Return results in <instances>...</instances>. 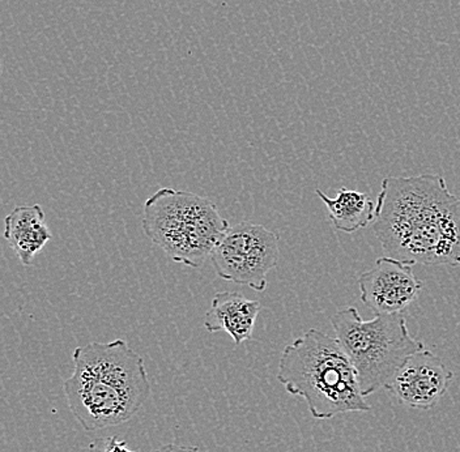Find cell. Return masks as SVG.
<instances>
[{
	"label": "cell",
	"instance_id": "4",
	"mask_svg": "<svg viewBox=\"0 0 460 452\" xmlns=\"http://www.w3.org/2000/svg\"><path fill=\"white\" fill-rule=\"evenodd\" d=\"M142 226L152 244L190 269L203 266L230 227L208 198L169 187L146 199Z\"/></svg>",
	"mask_w": 460,
	"mask_h": 452
},
{
	"label": "cell",
	"instance_id": "7",
	"mask_svg": "<svg viewBox=\"0 0 460 452\" xmlns=\"http://www.w3.org/2000/svg\"><path fill=\"white\" fill-rule=\"evenodd\" d=\"M412 261L382 256L372 270L358 276L361 301L376 314H402L421 293Z\"/></svg>",
	"mask_w": 460,
	"mask_h": 452
},
{
	"label": "cell",
	"instance_id": "5",
	"mask_svg": "<svg viewBox=\"0 0 460 452\" xmlns=\"http://www.w3.org/2000/svg\"><path fill=\"white\" fill-rule=\"evenodd\" d=\"M331 324L355 368L364 396L386 387L412 354L425 350L424 342L411 335L402 314H376L365 321L350 306L336 311Z\"/></svg>",
	"mask_w": 460,
	"mask_h": 452
},
{
	"label": "cell",
	"instance_id": "1",
	"mask_svg": "<svg viewBox=\"0 0 460 452\" xmlns=\"http://www.w3.org/2000/svg\"><path fill=\"white\" fill-rule=\"evenodd\" d=\"M372 227L391 258L460 266V199L442 175L385 178Z\"/></svg>",
	"mask_w": 460,
	"mask_h": 452
},
{
	"label": "cell",
	"instance_id": "3",
	"mask_svg": "<svg viewBox=\"0 0 460 452\" xmlns=\"http://www.w3.org/2000/svg\"><path fill=\"white\" fill-rule=\"evenodd\" d=\"M278 381L288 394L302 397L316 420L372 410L341 342L315 328L287 345Z\"/></svg>",
	"mask_w": 460,
	"mask_h": 452
},
{
	"label": "cell",
	"instance_id": "10",
	"mask_svg": "<svg viewBox=\"0 0 460 452\" xmlns=\"http://www.w3.org/2000/svg\"><path fill=\"white\" fill-rule=\"evenodd\" d=\"M4 226V238L25 267L31 266L34 256L53 237L40 204L16 207L5 217Z\"/></svg>",
	"mask_w": 460,
	"mask_h": 452
},
{
	"label": "cell",
	"instance_id": "8",
	"mask_svg": "<svg viewBox=\"0 0 460 452\" xmlns=\"http://www.w3.org/2000/svg\"><path fill=\"white\" fill-rule=\"evenodd\" d=\"M454 374L438 356L422 350L412 354L386 385V390L402 404L429 411L447 393Z\"/></svg>",
	"mask_w": 460,
	"mask_h": 452
},
{
	"label": "cell",
	"instance_id": "2",
	"mask_svg": "<svg viewBox=\"0 0 460 452\" xmlns=\"http://www.w3.org/2000/svg\"><path fill=\"white\" fill-rule=\"evenodd\" d=\"M74 371L63 383L72 416L85 431L128 422L151 394L143 357L126 340L93 341L72 353Z\"/></svg>",
	"mask_w": 460,
	"mask_h": 452
},
{
	"label": "cell",
	"instance_id": "13",
	"mask_svg": "<svg viewBox=\"0 0 460 452\" xmlns=\"http://www.w3.org/2000/svg\"><path fill=\"white\" fill-rule=\"evenodd\" d=\"M155 452H200V450L197 446H182L169 443V445L161 446V448H157Z\"/></svg>",
	"mask_w": 460,
	"mask_h": 452
},
{
	"label": "cell",
	"instance_id": "9",
	"mask_svg": "<svg viewBox=\"0 0 460 452\" xmlns=\"http://www.w3.org/2000/svg\"><path fill=\"white\" fill-rule=\"evenodd\" d=\"M261 309V302L244 297L243 293H217L204 316V327L211 333L224 331L240 345L252 339Z\"/></svg>",
	"mask_w": 460,
	"mask_h": 452
},
{
	"label": "cell",
	"instance_id": "6",
	"mask_svg": "<svg viewBox=\"0 0 460 452\" xmlns=\"http://www.w3.org/2000/svg\"><path fill=\"white\" fill-rule=\"evenodd\" d=\"M209 258L218 278L264 292L267 275L280 258L279 237L266 226L244 221L229 227Z\"/></svg>",
	"mask_w": 460,
	"mask_h": 452
},
{
	"label": "cell",
	"instance_id": "11",
	"mask_svg": "<svg viewBox=\"0 0 460 452\" xmlns=\"http://www.w3.org/2000/svg\"><path fill=\"white\" fill-rule=\"evenodd\" d=\"M315 194L326 204L329 218L336 230L355 233L372 226L376 217V204L369 195L341 187L336 198L331 199L321 190Z\"/></svg>",
	"mask_w": 460,
	"mask_h": 452
},
{
	"label": "cell",
	"instance_id": "12",
	"mask_svg": "<svg viewBox=\"0 0 460 452\" xmlns=\"http://www.w3.org/2000/svg\"><path fill=\"white\" fill-rule=\"evenodd\" d=\"M89 452H135L129 448L128 442L120 440L117 436L103 437L94 439L89 445Z\"/></svg>",
	"mask_w": 460,
	"mask_h": 452
}]
</instances>
